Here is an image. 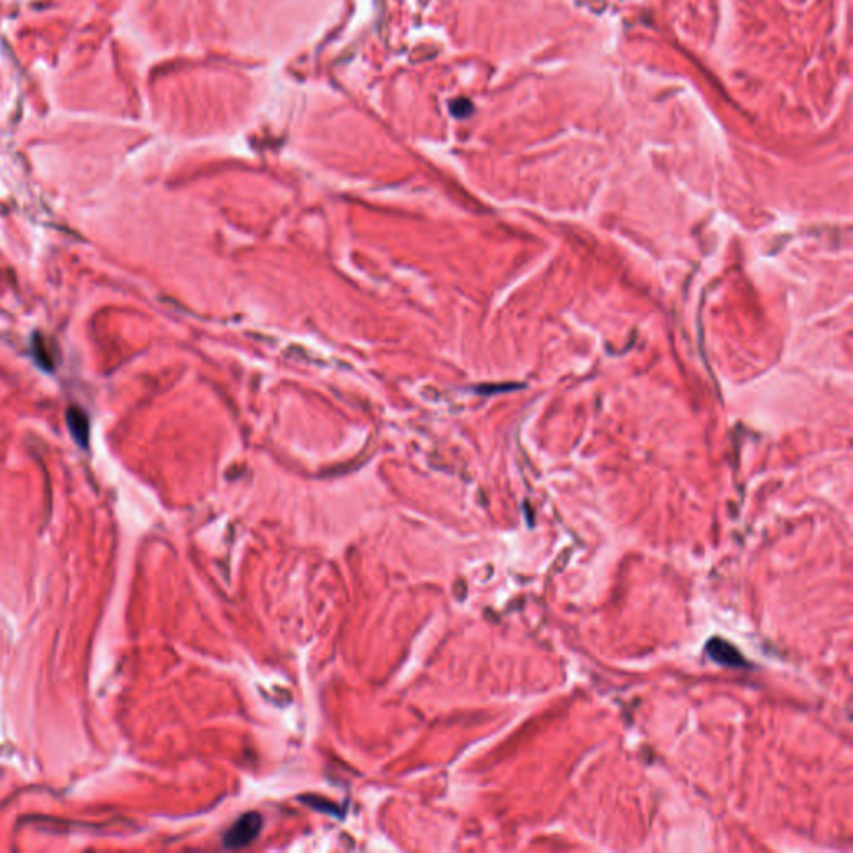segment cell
<instances>
[{
  "mask_svg": "<svg viewBox=\"0 0 853 853\" xmlns=\"http://www.w3.org/2000/svg\"><path fill=\"white\" fill-rule=\"evenodd\" d=\"M262 829V819L261 815L257 813H247L244 817H240L234 827L226 833L224 837V845L227 849H240V847H245L259 835V831Z\"/></svg>",
  "mask_w": 853,
  "mask_h": 853,
  "instance_id": "cell-1",
  "label": "cell"
},
{
  "mask_svg": "<svg viewBox=\"0 0 853 853\" xmlns=\"http://www.w3.org/2000/svg\"><path fill=\"white\" fill-rule=\"evenodd\" d=\"M706 653L712 659L722 663V665H730V667H739L745 665V660L742 659L739 650L733 645H730L724 638H712L706 647Z\"/></svg>",
  "mask_w": 853,
  "mask_h": 853,
  "instance_id": "cell-2",
  "label": "cell"
}]
</instances>
